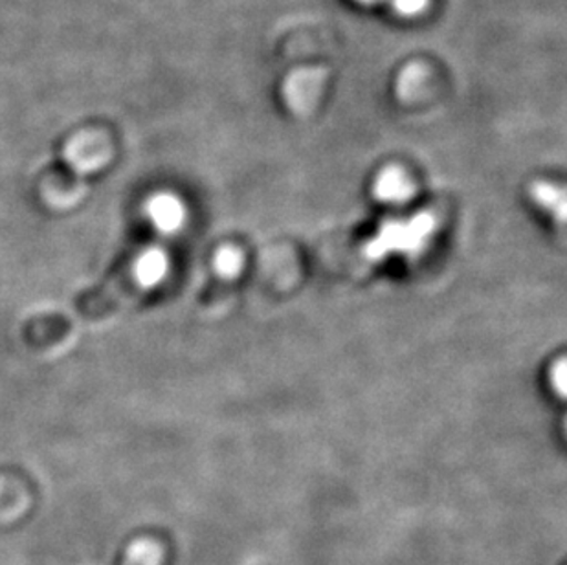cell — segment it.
Returning a JSON list of instances; mask_svg holds the SVG:
<instances>
[{
	"label": "cell",
	"instance_id": "cell-8",
	"mask_svg": "<svg viewBox=\"0 0 567 565\" xmlns=\"http://www.w3.org/2000/svg\"><path fill=\"white\" fill-rule=\"evenodd\" d=\"M354 2H359L360 6H377L388 2V0H354Z\"/></svg>",
	"mask_w": 567,
	"mask_h": 565
},
{
	"label": "cell",
	"instance_id": "cell-1",
	"mask_svg": "<svg viewBox=\"0 0 567 565\" xmlns=\"http://www.w3.org/2000/svg\"><path fill=\"white\" fill-rule=\"evenodd\" d=\"M434 220L430 215H417L410 220H393L380 228L375 240L368 245V256L379 257L385 254H419L434 234Z\"/></svg>",
	"mask_w": 567,
	"mask_h": 565
},
{
	"label": "cell",
	"instance_id": "cell-6",
	"mask_svg": "<svg viewBox=\"0 0 567 565\" xmlns=\"http://www.w3.org/2000/svg\"><path fill=\"white\" fill-rule=\"evenodd\" d=\"M393 13L404 19H413L424 13L429 8V0H388Z\"/></svg>",
	"mask_w": 567,
	"mask_h": 565
},
{
	"label": "cell",
	"instance_id": "cell-7",
	"mask_svg": "<svg viewBox=\"0 0 567 565\" xmlns=\"http://www.w3.org/2000/svg\"><path fill=\"white\" fill-rule=\"evenodd\" d=\"M551 384L553 388L557 390L558 396H566L567 371L566 360H564V358H560V360L553 366Z\"/></svg>",
	"mask_w": 567,
	"mask_h": 565
},
{
	"label": "cell",
	"instance_id": "cell-5",
	"mask_svg": "<svg viewBox=\"0 0 567 565\" xmlns=\"http://www.w3.org/2000/svg\"><path fill=\"white\" fill-rule=\"evenodd\" d=\"M214 267L223 278H236L241 273L243 256L241 251L234 246H225L215 254Z\"/></svg>",
	"mask_w": 567,
	"mask_h": 565
},
{
	"label": "cell",
	"instance_id": "cell-3",
	"mask_svg": "<svg viewBox=\"0 0 567 565\" xmlns=\"http://www.w3.org/2000/svg\"><path fill=\"white\" fill-rule=\"evenodd\" d=\"M373 197L384 204H404L413 197V184L401 167H385L373 181Z\"/></svg>",
	"mask_w": 567,
	"mask_h": 565
},
{
	"label": "cell",
	"instance_id": "cell-4",
	"mask_svg": "<svg viewBox=\"0 0 567 565\" xmlns=\"http://www.w3.org/2000/svg\"><path fill=\"white\" fill-rule=\"evenodd\" d=\"M530 197L535 198V203L538 206L547 209V212H553V214H558L560 220H564V215H566V197H564L563 189H558L557 186L547 184V182H538L530 189Z\"/></svg>",
	"mask_w": 567,
	"mask_h": 565
},
{
	"label": "cell",
	"instance_id": "cell-2",
	"mask_svg": "<svg viewBox=\"0 0 567 565\" xmlns=\"http://www.w3.org/2000/svg\"><path fill=\"white\" fill-rule=\"evenodd\" d=\"M326 83V72L321 69H300L287 75L284 83L285 103L295 113H306L311 109Z\"/></svg>",
	"mask_w": 567,
	"mask_h": 565
}]
</instances>
